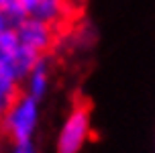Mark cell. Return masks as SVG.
<instances>
[{
	"label": "cell",
	"mask_w": 155,
	"mask_h": 153,
	"mask_svg": "<svg viewBox=\"0 0 155 153\" xmlns=\"http://www.w3.org/2000/svg\"><path fill=\"white\" fill-rule=\"evenodd\" d=\"M70 0H37L29 18H37L53 29H59L70 16Z\"/></svg>",
	"instance_id": "5b68a950"
},
{
	"label": "cell",
	"mask_w": 155,
	"mask_h": 153,
	"mask_svg": "<svg viewBox=\"0 0 155 153\" xmlns=\"http://www.w3.org/2000/svg\"><path fill=\"white\" fill-rule=\"evenodd\" d=\"M15 25V21L10 18V16L4 12V10H0V33H4V31H8L10 27Z\"/></svg>",
	"instance_id": "9c48e42d"
},
{
	"label": "cell",
	"mask_w": 155,
	"mask_h": 153,
	"mask_svg": "<svg viewBox=\"0 0 155 153\" xmlns=\"http://www.w3.org/2000/svg\"><path fill=\"white\" fill-rule=\"evenodd\" d=\"M21 92V82H16L15 78L0 69V116L6 112L10 102L18 96Z\"/></svg>",
	"instance_id": "8992f818"
},
{
	"label": "cell",
	"mask_w": 155,
	"mask_h": 153,
	"mask_svg": "<svg viewBox=\"0 0 155 153\" xmlns=\"http://www.w3.org/2000/svg\"><path fill=\"white\" fill-rule=\"evenodd\" d=\"M39 121H41V102L21 90L6 108V112L0 116L2 137H6L10 143L33 141L39 129Z\"/></svg>",
	"instance_id": "6da1fadb"
},
{
	"label": "cell",
	"mask_w": 155,
	"mask_h": 153,
	"mask_svg": "<svg viewBox=\"0 0 155 153\" xmlns=\"http://www.w3.org/2000/svg\"><path fill=\"white\" fill-rule=\"evenodd\" d=\"M0 139H2V131H0Z\"/></svg>",
	"instance_id": "8fae6325"
},
{
	"label": "cell",
	"mask_w": 155,
	"mask_h": 153,
	"mask_svg": "<svg viewBox=\"0 0 155 153\" xmlns=\"http://www.w3.org/2000/svg\"><path fill=\"white\" fill-rule=\"evenodd\" d=\"M12 29H15L18 43L37 51L39 55H49V51L55 47V41H57V29L41 23L37 18L16 21L12 25Z\"/></svg>",
	"instance_id": "3957f363"
},
{
	"label": "cell",
	"mask_w": 155,
	"mask_h": 153,
	"mask_svg": "<svg viewBox=\"0 0 155 153\" xmlns=\"http://www.w3.org/2000/svg\"><path fill=\"white\" fill-rule=\"evenodd\" d=\"M37 4V0H6V6H4V12H6L12 21H23V18H29L33 12V8Z\"/></svg>",
	"instance_id": "52a82bcc"
},
{
	"label": "cell",
	"mask_w": 155,
	"mask_h": 153,
	"mask_svg": "<svg viewBox=\"0 0 155 153\" xmlns=\"http://www.w3.org/2000/svg\"><path fill=\"white\" fill-rule=\"evenodd\" d=\"M90 135H92V106L90 102L80 100L70 108L68 116L59 127L55 153H82Z\"/></svg>",
	"instance_id": "7a4b0ae2"
},
{
	"label": "cell",
	"mask_w": 155,
	"mask_h": 153,
	"mask_svg": "<svg viewBox=\"0 0 155 153\" xmlns=\"http://www.w3.org/2000/svg\"><path fill=\"white\" fill-rule=\"evenodd\" d=\"M49 86H51V63H49V55H43L23 80L21 90L33 96L35 100L43 102V98L49 92Z\"/></svg>",
	"instance_id": "277c9868"
},
{
	"label": "cell",
	"mask_w": 155,
	"mask_h": 153,
	"mask_svg": "<svg viewBox=\"0 0 155 153\" xmlns=\"http://www.w3.org/2000/svg\"><path fill=\"white\" fill-rule=\"evenodd\" d=\"M4 6H6V0H0V10H4Z\"/></svg>",
	"instance_id": "30bf717a"
},
{
	"label": "cell",
	"mask_w": 155,
	"mask_h": 153,
	"mask_svg": "<svg viewBox=\"0 0 155 153\" xmlns=\"http://www.w3.org/2000/svg\"><path fill=\"white\" fill-rule=\"evenodd\" d=\"M8 153H39L35 147V141H21V143H10Z\"/></svg>",
	"instance_id": "ba28073f"
}]
</instances>
